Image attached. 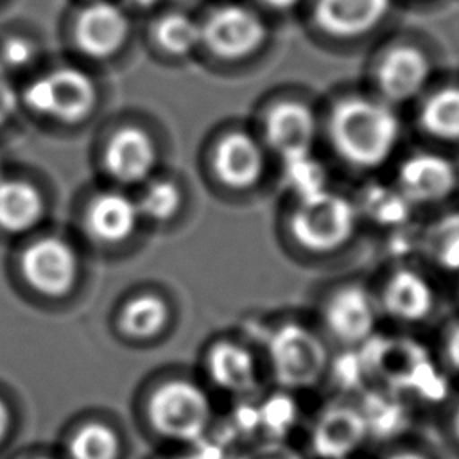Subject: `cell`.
Masks as SVG:
<instances>
[{"mask_svg": "<svg viewBox=\"0 0 459 459\" xmlns=\"http://www.w3.org/2000/svg\"><path fill=\"white\" fill-rule=\"evenodd\" d=\"M285 163H287V178L292 183V186L296 188V192L299 194V197L325 190V185L321 181L323 179L321 169L310 158V154L289 160Z\"/></svg>", "mask_w": 459, "mask_h": 459, "instance_id": "27", "label": "cell"}, {"mask_svg": "<svg viewBox=\"0 0 459 459\" xmlns=\"http://www.w3.org/2000/svg\"><path fill=\"white\" fill-rule=\"evenodd\" d=\"M156 39L172 54H188L203 41V25L186 14L172 13L158 22Z\"/></svg>", "mask_w": 459, "mask_h": 459, "instance_id": "23", "label": "cell"}, {"mask_svg": "<svg viewBox=\"0 0 459 459\" xmlns=\"http://www.w3.org/2000/svg\"><path fill=\"white\" fill-rule=\"evenodd\" d=\"M455 432H457V436H459V409H457V412H455Z\"/></svg>", "mask_w": 459, "mask_h": 459, "instance_id": "37", "label": "cell"}, {"mask_svg": "<svg viewBox=\"0 0 459 459\" xmlns=\"http://www.w3.org/2000/svg\"><path fill=\"white\" fill-rule=\"evenodd\" d=\"M457 176L452 161L436 152L409 156L398 170V190L409 203H437L455 188Z\"/></svg>", "mask_w": 459, "mask_h": 459, "instance_id": "9", "label": "cell"}, {"mask_svg": "<svg viewBox=\"0 0 459 459\" xmlns=\"http://www.w3.org/2000/svg\"><path fill=\"white\" fill-rule=\"evenodd\" d=\"M393 0H312L314 25L333 38H357L389 14Z\"/></svg>", "mask_w": 459, "mask_h": 459, "instance_id": "8", "label": "cell"}, {"mask_svg": "<svg viewBox=\"0 0 459 459\" xmlns=\"http://www.w3.org/2000/svg\"><path fill=\"white\" fill-rule=\"evenodd\" d=\"M430 253L439 265L450 271H459V213H450L437 221L432 228Z\"/></svg>", "mask_w": 459, "mask_h": 459, "instance_id": "25", "label": "cell"}, {"mask_svg": "<svg viewBox=\"0 0 459 459\" xmlns=\"http://www.w3.org/2000/svg\"><path fill=\"white\" fill-rule=\"evenodd\" d=\"M264 151L260 143L246 133L224 136L213 156V167L219 178L233 188L255 185L264 172Z\"/></svg>", "mask_w": 459, "mask_h": 459, "instance_id": "15", "label": "cell"}, {"mask_svg": "<svg viewBox=\"0 0 459 459\" xmlns=\"http://www.w3.org/2000/svg\"><path fill=\"white\" fill-rule=\"evenodd\" d=\"M140 208L118 192L99 195L88 210V226L95 237L106 242H118L133 233Z\"/></svg>", "mask_w": 459, "mask_h": 459, "instance_id": "18", "label": "cell"}, {"mask_svg": "<svg viewBox=\"0 0 459 459\" xmlns=\"http://www.w3.org/2000/svg\"><path fill=\"white\" fill-rule=\"evenodd\" d=\"M39 192L25 181H0V226L7 231H25L41 217Z\"/></svg>", "mask_w": 459, "mask_h": 459, "instance_id": "19", "label": "cell"}, {"mask_svg": "<svg viewBox=\"0 0 459 459\" xmlns=\"http://www.w3.org/2000/svg\"><path fill=\"white\" fill-rule=\"evenodd\" d=\"M357 226V208L350 199L330 190L299 197L290 215V231L296 242L314 253L342 247Z\"/></svg>", "mask_w": 459, "mask_h": 459, "instance_id": "2", "label": "cell"}, {"mask_svg": "<svg viewBox=\"0 0 459 459\" xmlns=\"http://www.w3.org/2000/svg\"><path fill=\"white\" fill-rule=\"evenodd\" d=\"M203 25V41L228 59L253 54L267 38V27L260 14L240 4H226L212 11Z\"/></svg>", "mask_w": 459, "mask_h": 459, "instance_id": "6", "label": "cell"}, {"mask_svg": "<svg viewBox=\"0 0 459 459\" xmlns=\"http://www.w3.org/2000/svg\"><path fill=\"white\" fill-rule=\"evenodd\" d=\"M368 434L362 412L351 407H332L314 425L312 448L323 459H342L357 450Z\"/></svg>", "mask_w": 459, "mask_h": 459, "instance_id": "14", "label": "cell"}, {"mask_svg": "<svg viewBox=\"0 0 459 459\" xmlns=\"http://www.w3.org/2000/svg\"><path fill=\"white\" fill-rule=\"evenodd\" d=\"M181 194L178 186L170 181H156L152 183L140 199V212L156 221L170 219L179 206Z\"/></svg>", "mask_w": 459, "mask_h": 459, "instance_id": "26", "label": "cell"}, {"mask_svg": "<svg viewBox=\"0 0 459 459\" xmlns=\"http://www.w3.org/2000/svg\"><path fill=\"white\" fill-rule=\"evenodd\" d=\"M129 22L126 13L109 2H95L86 7L75 27L77 43L91 57H108L127 38Z\"/></svg>", "mask_w": 459, "mask_h": 459, "instance_id": "13", "label": "cell"}, {"mask_svg": "<svg viewBox=\"0 0 459 459\" xmlns=\"http://www.w3.org/2000/svg\"><path fill=\"white\" fill-rule=\"evenodd\" d=\"M446 355L455 369H459V326H455L446 341Z\"/></svg>", "mask_w": 459, "mask_h": 459, "instance_id": "32", "label": "cell"}, {"mask_svg": "<svg viewBox=\"0 0 459 459\" xmlns=\"http://www.w3.org/2000/svg\"><path fill=\"white\" fill-rule=\"evenodd\" d=\"M18 106V95L16 90L7 75V70L4 65H0V126L7 122Z\"/></svg>", "mask_w": 459, "mask_h": 459, "instance_id": "30", "label": "cell"}, {"mask_svg": "<svg viewBox=\"0 0 459 459\" xmlns=\"http://www.w3.org/2000/svg\"><path fill=\"white\" fill-rule=\"evenodd\" d=\"M39 459H47V457H39Z\"/></svg>", "mask_w": 459, "mask_h": 459, "instance_id": "39", "label": "cell"}, {"mask_svg": "<svg viewBox=\"0 0 459 459\" xmlns=\"http://www.w3.org/2000/svg\"><path fill=\"white\" fill-rule=\"evenodd\" d=\"M382 305L389 316L412 323L429 316L434 305V292L421 274L402 269L387 280Z\"/></svg>", "mask_w": 459, "mask_h": 459, "instance_id": "17", "label": "cell"}, {"mask_svg": "<svg viewBox=\"0 0 459 459\" xmlns=\"http://www.w3.org/2000/svg\"><path fill=\"white\" fill-rule=\"evenodd\" d=\"M389 459H427V457H423L418 452H398V454L391 455Z\"/></svg>", "mask_w": 459, "mask_h": 459, "instance_id": "36", "label": "cell"}, {"mask_svg": "<svg viewBox=\"0 0 459 459\" xmlns=\"http://www.w3.org/2000/svg\"><path fill=\"white\" fill-rule=\"evenodd\" d=\"M32 54H34L32 45L27 39H23V38H11L2 47L4 66L20 68V66H23V65H27L30 61Z\"/></svg>", "mask_w": 459, "mask_h": 459, "instance_id": "29", "label": "cell"}, {"mask_svg": "<svg viewBox=\"0 0 459 459\" xmlns=\"http://www.w3.org/2000/svg\"><path fill=\"white\" fill-rule=\"evenodd\" d=\"M7 425H9V412H7V407L4 405V402L0 400V439L4 437V434L7 430Z\"/></svg>", "mask_w": 459, "mask_h": 459, "instance_id": "34", "label": "cell"}, {"mask_svg": "<svg viewBox=\"0 0 459 459\" xmlns=\"http://www.w3.org/2000/svg\"><path fill=\"white\" fill-rule=\"evenodd\" d=\"M210 375L217 385L244 393L255 387V360L251 353L237 344L222 342L217 344L210 353Z\"/></svg>", "mask_w": 459, "mask_h": 459, "instance_id": "20", "label": "cell"}, {"mask_svg": "<svg viewBox=\"0 0 459 459\" xmlns=\"http://www.w3.org/2000/svg\"><path fill=\"white\" fill-rule=\"evenodd\" d=\"M210 418L206 394L190 382H169L151 400V420L169 437L195 439Z\"/></svg>", "mask_w": 459, "mask_h": 459, "instance_id": "4", "label": "cell"}, {"mask_svg": "<svg viewBox=\"0 0 459 459\" xmlns=\"http://www.w3.org/2000/svg\"><path fill=\"white\" fill-rule=\"evenodd\" d=\"M314 133L316 120L305 104L280 102L265 117L267 143L285 161L310 154Z\"/></svg>", "mask_w": 459, "mask_h": 459, "instance_id": "11", "label": "cell"}, {"mask_svg": "<svg viewBox=\"0 0 459 459\" xmlns=\"http://www.w3.org/2000/svg\"><path fill=\"white\" fill-rule=\"evenodd\" d=\"M176 459H192V457H176Z\"/></svg>", "mask_w": 459, "mask_h": 459, "instance_id": "38", "label": "cell"}, {"mask_svg": "<svg viewBox=\"0 0 459 459\" xmlns=\"http://www.w3.org/2000/svg\"><path fill=\"white\" fill-rule=\"evenodd\" d=\"M22 267L27 281L39 292L59 296L72 289L77 276L74 249L61 238L47 237L27 247Z\"/></svg>", "mask_w": 459, "mask_h": 459, "instance_id": "7", "label": "cell"}, {"mask_svg": "<svg viewBox=\"0 0 459 459\" xmlns=\"http://www.w3.org/2000/svg\"><path fill=\"white\" fill-rule=\"evenodd\" d=\"M117 452L118 441L115 432L100 423L86 425L70 443L74 459H115Z\"/></svg>", "mask_w": 459, "mask_h": 459, "instance_id": "24", "label": "cell"}, {"mask_svg": "<svg viewBox=\"0 0 459 459\" xmlns=\"http://www.w3.org/2000/svg\"><path fill=\"white\" fill-rule=\"evenodd\" d=\"M167 321V307L158 296H140L127 303L122 314V328L133 337H151Z\"/></svg>", "mask_w": 459, "mask_h": 459, "instance_id": "22", "label": "cell"}, {"mask_svg": "<svg viewBox=\"0 0 459 459\" xmlns=\"http://www.w3.org/2000/svg\"><path fill=\"white\" fill-rule=\"evenodd\" d=\"M242 459H303V457L298 452H294L292 448H287L281 445H265V446L253 450L251 454H247Z\"/></svg>", "mask_w": 459, "mask_h": 459, "instance_id": "31", "label": "cell"}, {"mask_svg": "<svg viewBox=\"0 0 459 459\" xmlns=\"http://www.w3.org/2000/svg\"><path fill=\"white\" fill-rule=\"evenodd\" d=\"M271 360L276 377L292 387L312 385L326 366L323 342L299 325H285L271 337Z\"/></svg>", "mask_w": 459, "mask_h": 459, "instance_id": "5", "label": "cell"}, {"mask_svg": "<svg viewBox=\"0 0 459 459\" xmlns=\"http://www.w3.org/2000/svg\"><path fill=\"white\" fill-rule=\"evenodd\" d=\"M260 418H264L265 427H269L274 432H283L292 418V405L283 398H274L265 403L264 409L258 412Z\"/></svg>", "mask_w": 459, "mask_h": 459, "instance_id": "28", "label": "cell"}, {"mask_svg": "<svg viewBox=\"0 0 459 459\" xmlns=\"http://www.w3.org/2000/svg\"><path fill=\"white\" fill-rule=\"evenodd\" d=\"M325 319L330 332L344 342L366 341L377 323V305L360 287L337 290L326 303Z\"/></svg>", "mask_w": 459, "mask_h": 459, "instance_id": "12", "label": "cell"}, {"mask_svg": "<svg viewBox=\"0 0 459 459\" xmlns=\"http://www.w3.org/2000/svg\"><path fill=\"white\" fill-rule=\"evenodd\" d=\"M430 75L429 57L416 47H393L377 68V82L387 102H405L416 97Z\"/></svg>", "mask_w": 459, "mask_h": 459, "instance_id": "10", "label": "cell"}, {"mask_svg": "<svg viewBox=\"0 0 459 459\" xmlns=\"http://www.w3.org/2000/svg\"><path fill=\"white\" fill-rule=\"evenodd\" d=\"M156 160L151 138L136 129H120L109 142L106 151V167L118 181L134 183L143 179Z\"/></svg>", "mask_w": 459, "mask_h": 459, "instance_id": "16", "label": "cell"}, {"mask_svg": "<svg viewBox=\"0 0 459 459\" xmlns=\"http://www.w3.org/2000/svg\"><path fill=\"white\" fill-rule=\"evenodd\" d=\"M23 100L39 113L65 122H75L91 111L95 104V86L81 70L59 68L32 81L23 93Z\"/></svg>", "mask_w": 459, "mask_h": 459, "instance_id": "3", "label": "cell"}, {"mask_svg": "<svg viewBox=\"0 0 459 459\" xmlns=\"http://www.w3.org/2000/svg\"><path fill=\"white\" fill-rule=\"evenodd\" d=\"M328 133L342 160L371 169L393 154L400 140V120L389 102L348 97L332 109Z\"/></svg>", "mask_w": 459, "mask_h": 459, "instance_id": "1", "label": "cell"}, {"mask_svg": "<svg viewBox=\"0 0 459 459\" xmlns=\"http://www.w3.org/2000/svg\"><path fill=\"white\" fill-rule=\"evenodd\" d=\"M264 5L276 9V11H285V9H292L294 5H298L301 0H260Z\"/></svg>", "mask_w": 459, "mask_h": 459, "instance_id": "33", "label": "cell"}, {"mask_svg": "<svg viewBox=\"0 0 459 459\" xmlns=\"http://www.w3.org/2000/svg\"><path fill=\"white\" fill-rule=\"evenodd\" d=\"M420 124L434 138L459 140V88L434 91L421 106Z\"/></svg>", "mask_w": 459, "mask_h": 459, "instance_id": "21", "label": "cell"}, {"mask_svg": "<svg viewBox=\"0 0 459 459\" xmlns=\"http://www.w3.org/2000/svg\"><path fill=\"white\" fill-rule=\"evenodd\" d=\"M124 2L133 7H138V9H147V7L154 5L158 0H124Z\"/></svg>", "mask_w": 459, "mask_h": 459, "instance_id": "35", "label": "cell"}]
</instances>
